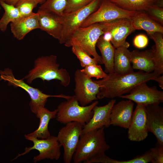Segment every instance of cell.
<instances>
[{"mask_svg":"<svg viewBox=\"0 0 163 163\" xmlns=\"http://www.w3.org/2000/svg\"><path fill=\"white\" fill-rule=\"evenodd\" d=\"M0 4L5 11L0 19V30L4 32L6 30L9 23L16 21L23 16L14 6L7 4L2 1H0Z\"/></svg>","mask_w":163,"mask_h":163,"instance_id":"26","label":"cell"},{"mask_svg":"<svg viewBox=\"0 0 163 163\" xmlns=\"http://www.w3.org/2000/svg\"><path fill=\"white\" fill-rule=\"evenodd\" d=\"M94 0H68L63 14H68L86 6Z\"/></svg>","mask_w":163,"mask_h":163,"instance_id":"32","label":"cell"},{"mask_svg":"<svg viewBox=\"0 0 163 163\" xmlns=\"http://www.w3.org/2000/svg\"><path fill=\"white\" fill-rule=\"evenodd\" d=\"M131 60L133 69L152 72L155 69V63L152 49L144 51L134 50L131 52Z\"/></svg>","mask_w":163,"mask_h":163,"instance_id":"21","label":"cell"},{"mask_svg":"<svg viewBox=\"0 0 163 163\" xmlns=\"http://www.w3.org/2000/svg\"><path fill=\"white\" fill-rule=\"evenodd\" d=\"M11 32L18 40H22L30 31L39 29V16L37 12H33L26 16H23L19 20L10 23Z\"/></svg>","mask_w":163,"mask_h":163,"instance_id":"19","label":"cell"},{"mask_svg":"<svg viewBox=\"0 0 163 163\" xmlns=\"http://www.w3.org/2000/svg\"><path fill=\"white\" fill-rule=\"evenodd\" d=\"M39 29L59 40L62 32L63 21L62 16L39 9Z\"/></svg>","mask_w":163,"mask_h":163,"instance_id":"16","label":"cell"},{"mask_svg":"<svg viewBox=\"0 0 163 163\" xmlns=\"http://www.w3.org/2000/svg\"><path fill=\"white\" fill-rule=\"evenodd\" d=\"M0 78L1 80L7 82L9 85L15 88L20 87L29 94L31 99L29 103L30 109L32 112L36 115L40 108L45 107L48 98L53 97L67 99L71 97L63 94L51 95L45 94L38 88L33 87L26 84L23 79L15 78L11 70L8 68L0 72Z\"/></svg>","mask_w":163,"mask_h":163,"instance_id":"6","label":"cell"},{"mask_svg":"<svg viewBox=\"0 0 163 163\" xmlns=\"http://www.w3.org/2000/svg\"><path fill=\"white\" fill-rule=\"evenodd\" d=\"M154 4L160 8L163 7V0H156Z\"/></svg>","mask_w":163,"mask_h":163,"instance_id":"38","label":"cell"},{"mask_svg":"<svg viewBox=\"0 0 163 163\" xmlns=\"http://www.w3.org/2000/svg\"><path fill=\"white\" fill-rule=\"evenodd\" d=\"M145 108L149 132L155 136L157 143L163 145V108L156 104Z\"/></svg>","mask_w":163,"mask_h":163,"instance_id":"18","label":"cell"},{"mask_svg":"<svg viewBox=\"0 0 163 163\" xmlns=\"http://www.w3.org/2000/svg\"><path fill=\"white\" fill-rule=\"evenodd\" d=\"M134 105L133 101L129 100H123L114 104L110 115V125L128 129L133 114Z\"/></svg>","mask_w":163,"mask_h":163,"instance_id":"17","label":"cell"},{"mask_svg":"<svg viewBox=\"0 0 163 163\" xmlns=\"http://www.w3.org/2000/svg\"><path fill=\"white\" fill-rule=\"evenodd\" d=\"M83 126L75 122L68 123L59 131L58 140L64 149L63 161L70 163L77 146Z\"/></svg>","mask_w":163,"mask_h":163,"instance_id":"10","label":"cell"},{"mask_svg":"<svg viewBox=\"0 0 163 163\" xmlns=\"http://www.w3.org/2000/svg\"><path fill=\"white\" fill-rule=\"evenodd\" d=\"M25 138L33 143L32 146L26 147L23 152L19 154L12 160L23 155L31 150H36L39 152V154L33 158L34 162H36L45 159L58 160L60 158L61 152L60 148L62 146L59 143L57 136H50L46 139H38L37 138L24 135Z\"/></svg>","mask_w":163,"mask_h":163,"instance_id":"8","label":"cell"},{"mask_svg":"<svg viewBox=\"0 0 163 163\" xmlns=\"http://www.w3.org/2000/svg\"><path fill=\"white\" fill-rule=\"evenodd\" d=\"M101 0H94L86 6L74 12L63 15V27L59 40L64 44L85 20L98 8Z\"/></svg>","mask_w":163,"mask_h":163,"instance_id":"9","label":"cell"},{"mask_svg":"<svg viewBox=\"0 0 163 163\" xmlns=\"http://www.w3.org/2000/svg\"><path fill=\"white\" fill-rule=\"evenodd\" d=\"M57 109L53 111L49 110L45 107L40 108L36 114L40 119V123L37 129L33 132L27 135L38 139H46L50 135L48 129V124L51 119L56 118Z\"/></svg>","mask_w":163,"mask_h":163,"instance_id":"22","label":"cell"},{"mask_svg":"<svg viewBox=\"0 0 163 163\" xmlns=\"http://www.w3.org/2000/svg\"><path fill=\"white\" fill-rule=\"evenodd\" d=\"M19 0H0V1H3L8 4L15 6L16 3ZM40 0L43 3L46 1V0Z\"/></svg>","mask_w":163,"mask_h":163,"instance_id":"37","label":"cell"},{"mask_svg":"<svg viewBox=\"0 0 163 163\" xmlns=\"http://www.w3.org/2000/svg\"><path fill=\"white\" fill-rule=\"evenodd\" d=\"M128 137L131 141L140 142L148 135L145 106L137 104L128 128Z\"/></svg>","mask_w":163,"mask_h":163,"instance_id":"14","label":"cell"},{"mask_svg":"<svg viewBox=\"0 0 163 163\" xmlns=\"http://www.w3.org/2000/svg\"><path fill=\"white\" fill-rule=\"evenodd\" d=\"M100 23L102 26L104 33L108 32L111 34L110 42L115 48L122 46L129 47L130 44L126 41V39L135 30L131 19L121 18Z\"/></svg>","mask_w":163,"mask_h":163,"instance_id":"12","label":"cell"},{"mask_svg":"<svg viewBox=\"0 0 163 163\" xmlns=\"http://www.w3.org/2000/svg\"><path fill=\"white\" fill-rule=\"evenodd\" d=\"M119 7L132 11H145L156 0H109Z\"/></svg>","mask_w":163,"mask_h":163,"instance_id":"27","label":"cell"},{"mask_svg":"<svg viewBox=\"0 0 163 163\" xmlns=\"http://www.w3.org/2000/svg\"><path fill=\"white\" fill-rule=\"evenodd\" d=\"M81 70L90 78H95L97 79H103L106 77L107 75V74L103 71L101 66L98 64L88 65Z\"/></svg>","mask_w":163,"mask_h":163,"instance_id":"30","label":"cell"},{"mask_svg":"<svg viewBox=\"0 0 163 163\" xmlns=\"http://www.w3.org/2000/svg\"><path fill=\"white\" fill-rule=\"evenodd\" d=\"M152 157V163H163V145L157 143L155 147L149 150Z\"/></svg>","mask_w":163,"mask_h":163,"instance_id":"34","label":"cell"},{"mask_svg":"<svg viewBox=\"0 0 163 163\" xmlns=\"http://www.w3.org/2000/svg\"><path fill=\"white\" fill-rule=\"evenodd\" d=\"M40 0H20L14 6L23 16L28 15L33 12V9L39 4H42Z\"/></svg>","mask_w":163,"mask_h":163,"instance_id":"29","label":"cell"},{"mask_svg":"<svg viewBox=\"0 0 163 163\" xmlns=\"http://www.w3.org/2000/svg\"><path fill=\"white\" fill-rule=\"evenodd\" d=\"M34 63V68L22 79H26L27 83L30 84L34 80L40 78L43 81L58 80L64 87L70 84V74L66 69L59 68L56 56L52 55L38 57Z\"/></svg>","mask_w":163,"mask_h":163,"instance_id":"3","label":"cell"},{"mask_svg":"<svg viewBox=\"0 0 163 163\" xmlns=\"http://www.w3.org/2000/svg\"><path fill=\"white\" fill-rule=\"evenodd\" d=\"M157 73L139 71L124 74L108 73L105 78L94 80L99 86L98 99L113 98L129 93L136 85L160 75Z\"/></svg>","mask_w":163,"mask_h":163,"instance_id":"1","label":"cell"},{"mask_svg":"<svg viewBox=\"0 0 163 163\" xmlns=\"http://www.w3.org/2000/svg\"><path fill=\"white\" fill-rule=\"evenodd\" d=\"M72 51L80 61L81 66L84 68L91 64H98L94 58L91 56L79 47L75 46H72Z\"/></svg>","mask_w":163,"mask_h":163,"instance_id":"31","label":"cell"},{"mask_svg":"<svg viewBox=\"0 0 163 163\" xmlns=\"http://www.w3.org/2000/svg\"><path fill=\"white\" fill-rule=\"evenodd\" d=\"M101 23H96L78 28L64 43L67 47L77 46L90 56H92L98 64H103L101 56L96 49L100 37L104 34Z\"/></svg>","mask_w":163,"mask_h":163,"instance_id":"4","label":"cell"},{"mask_svg":"<svg viewBox=\"0 0 163 163\" xmlns=\"http://www.w3.org/2000/svg\"><path fill=\"white\" fill-rule=\"evenodd\" d=\"M123 9L109 0H101L97 9L90 15L80 27L121 18L131 19L137 12Z\"/></svg>","mask_w":163,"mask_h":163,"instance_id":"7","label":"cell"},{"mask_svg":"<svg viewBox=\"0 0 163 163\" xmlns=\"http://www.w3.org/2000/svg\"><path fill=\"white\" fill-rule=\"evenodd\" d=\"M116 100L112 99L103 106L96 105L93 108V115L89 121L83 126L82 133H85L101 127H108L110 124V115Z\"/></svg>","mask_w":163,"mask_h":163,"instance_id":"15","label":"cell"},{"mask_svg":"<svg viewBox=\"0 0 163 163\" xmlns=\"http://www.w3.org/2000/svg\"><path fill=\"white\" fill-rule=\"evenodd\" d=\"M127 99L137 104L144 106L150 104H159L163 102V91L158 90L155 86L150 87L146 82L136 85L129 94L119 97Z\"/></svg>","mask_w":163,"mask_h":163,"instance_id":"13","label":"cell"},{"mask_svg":"<svg viewBox=\"0 0 163 163\" xmlns=\"http://www.w3.org/2000/svg\"><path fill=\"white\" fill-rule=\"evenodd\" d=\"M148 41V39L146 36L144 34H139L135 37L133 43L136 47L138 49H142L147 46Z\"/></svg>","mask_w":163,"mask_h":163,"instance_id":"35","label":"cell"},{"mask_svg":"<svg viewBox=\"0 0 163 163\" xmlns=\"http://www.w3.org/2000/svg\"><path fill=\"white\" fill-rule=\"evenodd\" d=\"M131 20L135 30H145L148 35L155 32L163 34V26L151 18L144 11H138Z\"/></svg>","mask_w":163,"mask_h":163,"instance_id":"20","label":"cell"},{"mask_svg":"<svg viewBox=\"0 0 163 163\" xmlns=\"http://www.w3.org/2000/svg\"><path fill=\"white\" fill-rule=\"evenodd\" d=\"M105 127L96 129L80 136L73 156L74 163H88L92 159L105 154L110 148L105 139Z\"/></svg>","mask_w":163,"mask_h":163,"instance_id":"2","label":"cell"},{"mask_svg":"<svg viewBox=\"0 0 163 163\" xmlns=\"http://www.w3.org/2000/svg\"><path fill=\"white\" fill-rule=\"evenodd\" d=\"M156 81L158 83L159 86L163 89V76L158 75L154 78L152 80Z\"/></svg>","mask_w":163,"mask_h":163,"instance_id":"36","label":"cell"},{"mask_svg":"<svg viewBox=\"0 0 163 163\" xmlns=\"http://www.w3.org/2000/svg\"><path fill=\"white\" fill-rule=\"evenodd\" d=\"M74 92L79 104L85 106L98 99L97 95L99 86L89 78L81 69H77L74 76Z\"/></svg>","mask_w":163,"mask_h":163,"instance_id":"11","label":"cell"},{"mask_svg":"<svg viewBox=\"0 0 163 163\" xmlns=\"http://www.w3.org/2000/svg\"><path fill=\"white\" fill-rule=\"evenodd\" d=\"M98 103L96 100L88 105L82 106L79 104L75 95L71 96L58 106L56 120L65 124L70 122H77L83 126L91 118L93 108Z\"/></svg>","mask_w":163,"mask_h":163,"instance_id":"5","label":"cell"},{"mask_svg":"<svg viewBox=\"0 0 163 163\" xmlns=\"http://www.w3.org/2000/svg\"><path fill=\"white\" fill-rule=\"evenodd\" d=\"M96 46L101 53V58L105 66V72L113 73L114 58L115 48L110 41L105 40L103 35L99 38Z\"/></svg>","mask_w":163,"mask_h":163,"instance_id":"24","label":"cell"},{"mask_svg":"<svg viewBox=\"0 0 163 163\" xmlns=\"http://www.w3.org/2000/svg\"><path fill=\"white\" fill-rule=\"evenodd\" d=\"M68 0H46L39 9L63 16Z\"/></svg>","mask_w":163,"mask_h":163,"instance_id":"28","label":"cell"},{"mask_svg":"<svg viewBox=\"0 0 163 163\" xmlns=\"http://www.w3.org/2000/svg\"><path fill=\"white\" fill-rule=\"evenodd\" d=\"M152 19L163 25V8L154 4L148 7L144 11Z\"/></svg>","mask_w":163,"mask_h":163,"instance_id":"33","label":"cell"},{"mask_svg":"<svg viewBox=\"0 0 163 163\" xmlns=\"http://www.w3.org/2000/svg\"><path fill=\"white\" fill-rule=\"evenodd\" d=\"M124 46L115 49L113 73L124 74L133 72L131 65V52Z\"/></svg>","mask_w":163,"mask_h":163,"instance_id":"23","label":"cell"},{"mask_svg":"<svg viewBox=\"0 0 163 163\" xmlns=\"http://www.w3.org/2000/svg\"><path fill=\"white\" fill-rule=\"evenodd\" d=\"M162 33L155 32L149 36L152 39L155 45L152 47L155 63L153 72L161 75L163 73V35Z\"/></svg>","mask_w":163,"mask_h":163,"instance_id":"25","label":"cell"}]
</instances>
